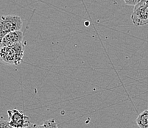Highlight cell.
<instances>
[{"label":"cell","mask_w":148,"mask_h":128,"mask_svg":"<svg viewBox=\"0 0 148 128\" xmlns=\"http://www.w3.org/2000/svg\"><path fill=\"white\" fill-rule=\"evenodd\" d=\"M24 47L21 43L0 48V60L9 65L18 66L23 61Z\"/></svg>","instance_id":"cell-1"},{"label":"cell","mask_w":148,"mask_h":128,"mask_svg":"<svg viewBox=\"0 0 148 128\" xmlns=\"http://www.w3.org/2000/svg\"><path fill=\"white\" fill-rule=\"evenodd\" d=\"M22 25V20L17 15L2 16L0 17V42L7 34L21 30Z\"/></svg>","instance_id":"cell-2"},{"label":"cell","mask_w":148,"mask_h":128,"mask_svg":"<svg viewBox=\"0 0 148 128\" xmlns=\"http://www.w3.org/2000/svg\"><path fill=\"white\" fill-rule=\"evenodd\" d=\"M131 20L133 24L136 27L148 25V0H141L134 6Z\"/></svg>","instance_id":"cell-3"},{"label":"cell","mask_w":148,"mask_h":128,"mask_svg":"<svg viewBox=\"0 0 148 128\" xmlns=\"http://www.w3.org/2000/svg\"><path fill=\"white\" fill-rule=\"evenodd\" d=\"M7 113L9 118L8 123L13 128H25L31 124L29 117L17 109L8 110Z\"/></svg>","instance_id":"cell-4"},{"label":"cell","mask_w":148,"mask_h":128,"mask_svg":"<svg viewBox=\"0 0 148 128\" xmlns=\"http://www.w3.org/2000/svg\"><path fill=\"white\" fill-rule=\"evenodd\" d=\"M23 40V33L21 30L15 31L7 34L0 42V48L21 43Z\"/></svg>","instance_id":"cell-5"},{"label":"cell","mask_w":148,"mask_h":128,"mask_svg":"<svg viewBox=\"0 0 148 128\" xmlns=\"http://www.w3.org/2000/svg\"><path fill=\"white\" fill-rule=\"evenodd\" d=\"M139 128H148V110L142 112L136 119Z\"/></svg>","instance_id":"cell-6"},{"label":"cell","mask_w":148,"mask_h":128,"mask_svg":"<svg viewBox=\"0 0 148 128\" xmlns=\"http://www.w3.org/2000/svg\"><path fill=\"white\" fill-rule=\"evenodd\" d=\"M38 128H58L55 119H49L44 122L41 125H38Z\"/></svg>","instance_id":"cell-7"},{"label":"cell","mask_w":148,"mask_h":128,"mask_svg":"<svg viewBox=\"0 0 148 128\" xmlns=\"http://www.w3.org/2000/svg\"><path fill=\"white\" fill-rule=\"evenodd\" d=\"M0 128H13L10 125L8 122L5 121V120H0Z\"/></svg>","instance_id":"cell-8"},{"label":"cell","mask_w":148,"mask_h":128,"mask_svg":"<svg viewBox=\"0 0 148 128\" xmlns=\"http://www.w3.org/2000/svg\"><path fill=\"white\" fill-rule=\"evenodd\" d=\"M124 1H125V2L127 5L135 6V5H136L141 0H124Z\"/></svg>","instance_id":"cell-9"},{"label":"cell","mask_w":148,"mask_h":128,"mask_svg":"<svg viewBox=\"0 0 148 128\" xmlns=\"http://www.w3.org/2000/svg\"><path fill=\"white\" fill-rule=\"evenodd\" d=\"M25 128H38V125H36V124H30L29 126L26 127Z\"/></svg>","instance_id":"cell-10"}]
</instances>
